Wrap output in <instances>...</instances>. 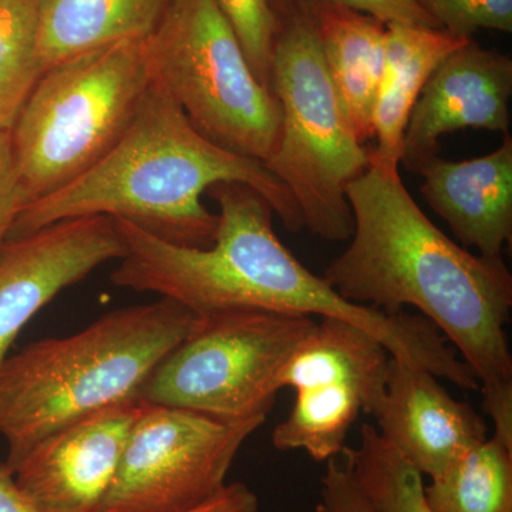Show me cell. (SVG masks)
Instances as JSON below:
<instances>
[{"label": "cell", "mask_w": 512, "mask_h": 512, "mask_svg": "<svg viewBox=\"0 0 512 512\" xmlns=\"http://www.w3.org/2000/svg\"><path fill=\"white\" fill-rule=\"evenodd\" d=\"M346 195L353 234L323 279L357 305L420 311L473 370L494 434L512 441V275L504 259L471 254L447 237L413 200L399 170L370 164Z\"/></svg>", "instance_id": "cell-1"}, {"label": "cell", "mask_w": 512, "mask_h": 512, "mask_svg": "<svg viewBox=\"0 0 512 512\" xmlns=\"http://www.w3.org/2000/svg\"><path fill=\"white\" fill-rule=\"evenodd\" d=\"M208 192L220 207L210 248L171 244L113 218L127 249L111 274L113 285L157 293L198 316L255 309L346 320L376 336L396 359L448 382L463 376L460 357L429 320L346 301L323 276L299 262L276 235L275 212L261 194L235 183Z\"/></svg>", "instance_id": "cell-2"}, {"label": "cell", "mask_w": 512, "mask_h": 512, "mask_svg": "<svg viewBox=\"0 0 512 512\" xmlns=\"http://www.w3.org/2000/svg\"><path fill=\"white\" fill-rule=\"evenodd\" d=\"M261 194L291 232L305 228L291 192L265 163L225 150L192 126L163 84L153 80L136 119L109 153L72 183L30 202L9 239L73 218H120L171 244L210 248L218 215L202 195L218 184Z\"/></svg>", "instance_id": "cell-3"}, {"label": "cell", "mask_w": 512, "mask_h": 512, "mask_svg": "<svg viewBox=\"0 0 512 512\" xmlns=\"http://www.w3.org/2000/svg\"><path fill=\"white\" fill-rule=\"evenodd\" d=\"M200 316L173 299L106 313L67 338L30 343L0 366V434L12 478L49 434L89 414L137 399L150 373L197 326Z\"/></svg>", "instance_id": "cell-4"}, {"label": "cell", "mask_w": 512, "mask_h": 512, "mask_svg": "<svg viewBox=\"0 0 512 512\" xmlns=\"http://www.w3.org/2000/svg\"><path fill=\"white\" fill-rule=\"evenodd\" d=\"M153 80L146 39L49 67L10 130L26 205L99 163L136 119Z\"/></svg>", "instance_id": "cell-5"}, {"label": "cell", "mask_w": 512, "mask_h": 512, "mask_svg": "<svg viewBox=\"0 0 512 512\" xmlns=\"http://www.w3.org/2000/svg\"><path fill=\"white\" fill-rule=\"evenodd\" d=\"M271 90L281 107V133L266 167L291 192L305 228L325 241H349L346 188L369 168L370 151L343 113L303 0L279 20Z\"/></svg>", "instance_id": "cell-6"}, {"label": "cell", "mask_w": 512, "mask_h": 512, "mask_svg": "<svg viewBox=\"0 0 512 512\" xmlns=\"http://www.w3.org/2000/svg\"><path fill=\"white\" fill-rule=\"evenodd\" d=\"M154 79L202 136L266 163L281 133V107L255 76L217 0H171L147 37Z\"/></svg>", "instance_id": "cell-7"}, {"label": "cell", "mask_w": 512, "mask_h": 512, "mask_svg": "<svg viewBox=\"0 0 512 512\" xmlns=\"http://www.w3.org/2000/svg\"><path fill=\"white\" fill-rule=\"evenodd\" d=\"M316 319L255 309L200 316L150 373L137 399L222 420L266 417L279 375Z\"/></svg>", "instance_id": "cell-8"}, {"label": "cell", "mask_w": 512, "mask_h": 512, "mask_svg": "<svg viewBox=\"0 0 512 512\" xmlns=\"http://www.w3.org/2000/svg\"><path fill=\"white\" fill-rule=\"evenodd\" d=\"M266 417L222 420L143 402L97 512H187L225 485Z\"/></svg>", "instance_id": "cell-9"}, {"label": "cell", "mask_w": 512, "mask_h": 512, "mask_svg": "<svg viewBox=\"0 0 512 512\" xmlns=\"http://www.w3.org/2000/svg\"><path fill=\"white\" fill-rule=\"evenodd\" d=\"M126 245L113 218H73L15 239L0 252V366L29 320L94 269L123 259Z\"/></svg>", "instance_id": "cell-10"}, {"label": "cell", "mask_w": 512, "mask_h": 512, "mask_svg": "<svg viewBox=\"0 0 512 512\" xmlns=\"http://www.w3.org/2000/svg\"><path fill=\"white\" fill-rule=\"evenodd\" d=\"M141 406L126 400L49 434L20 461L13 484L37 512H97Z\"/></svg>", "instance_id": "cell-11"}, {"label": "cell", "mask_w": 512, "mask_h": 512, "mask_svg": "<svg viewBox=\"0 0 512 512\" xmlns=\"http://www.w3.org/2000/svg\"><path fill=\"white\" fill-rule=\"evenodd\" d=\"M511 96V57L471 39L439 64L421 90L404 131L400 164L417 173L439 154L441 137L466 128L508 136Z\"/></svg>", "instance_id": "cell-12"}, {"label": "cell", "mask_w": 512, "mask_h": 512, "mask_svg": "<svg viewBox=\"0 0 512 512\" xmlns=\"http://www.w3.org/2000/svg\"><path fill=\"white\" fill-rule=\"evenodd\" d=\"M380 436L423 477L440 476L458 456L487 439V424L468 403L454 399L423 367L390 359L375 413Z\"/></svg>", "instance_id": "cell-13"}, {"label": "cell", "mask_w": 512, "mask_h": 512, "mask_svg": "<svg viewBox=\"0 0 512 512\" xmlns=\"http://www.w3.org/2000/svg\"><path fill=\"white\" fill-rule=\"evenodd\" d=\"M421 195L464 248L503 258L512 238V137L493 153L466 161L437 156L421 164Z\"/></svg>", "instance_id": "cell-14"}, {"label": "cell", "mask_w": 512, "mask_h": 512, "mask_svg": "<svg viewBox=\"0 0 512 512\" xmlns=\"http://www.w3.org/2000/svg\"><path fill=\"white\" fill-rule=\"evenodd\" d=\"M387 376L365 367L336 363L293 377L296 399L291 413L272 433L281 451L303 450L319 463L342 456L357 417L375 416Z\"/></svg>", "instance_id": "cell-15"}, {"label": "cell", "mask_w": 512, "mask_h": 512, "mask_svg": "<svg viewBox=\"0 0 512 512\" xmlns=\"http://www.w3.org/2000/svg\"><path fill=\"white\" fill-rule=\"evenodd\" d=\"M340 106L360 143L373 137V109L386 59V25L329 3L303 0Z\"/></svg>", "instance_id": "cell-16"}, {"label": "cell", "mask_w": 512, "mask_h": 512, "mask_svg": "<svg viewBox=\"0 0 512 512\" xmlns=\"http://www.w3.org/2000/svg\"><path fill=\"white\" fill-rule=\"evenodd\" d=\"M471 39L451 35L443 29L386 25V59L375 109L370 164L399 170L407 123L439 64Z\"/></svg>", "instance_id": "cell-17"}, {"label": "cell", "mask_w": 512, "mask_h": 512, "mask_svg": "<svg viewBox=\"0 0 512 512\" xmlns=\"http://www.w3.org/2000/svg\"><path fill=\"white\" fill-rule=\"evenodd\" d=\"M171 0H37V50L45 70L124 40H144Z\"/></svg>", "instance_id": "cell-18"}, {"label": "cell", "mask_w": 512, "mask_h": 512, "mask_svg": "<svg viewBox=\"0 0 512 512\" xmlns=\"http://www.w3.org/2000/svg\"><path fill=\"white\" fill-rule=\"evenodd\" d=\"M434 512H512V443L493 434L424 484Z\"/></svg>", "instance_id": "cell-19"}, {"label": "cell", "mask_w": 512, "mask_h": 512, "mask_svg": "<svg viewBox=\"0 0 512 512\" xmlns=\"http://www.w3.org/2000/svg\"><path fill=\"white\" fill-rule=\"evenodd\" d=\"M342 456L350 476L375 512H434L424 497L423 474L380 436L363 424L355 447Z\"/></svg>", "instance_id": "cell-20"}, {"label": "cell", "mask_w": 512, "mask_h": 512, "mask_svg": "<svg viewBox=\"0 0 512 512\" xmlns=\"http://www.w3.org/2000/svg\"><path fill=\"white\" fill-rule=\"evenodd\" d=\"M45 72L37 50V0H0V133L15 126Z\"/></svg>", "instance_id": "cell-21"}, {"label": "cell", "mask_w": 512, "mask_h": 512, "mask_svg": "<svg viewBox=\"0 0 512 512\" xmlns=\"http://www.w3.org/2000/svg\"><path fill=\"white\" fill-rule=\"evenodd\" d=\"M234 29L255 76L271 90L272 53L279 30L269 0H217ZM272 92V90H271Z\"/></svg>", "instance_id": "cell-22"}, {"label": "cell", "mask_w": 512, "mask_h": 512, "mask_svg": "<svg viewBox=\"0 0 512 512\" xmlns=\"http://www.w3.org/2000/svg\"><path fill=\"white\" fill-rule=\"evenodd\" d=\"M430 18L451 35L473 39L478 30L512 32V0H419Z\"/></svg>", "instance_id": "cell-23"}, {"label": "cell", "mask_w": 512, "mask_h": 512, "mask_svg": "<svg viewBox=\"0 0 512 512\" xmlns=\"http://www.w3.org/2000/svg\"><path fill=\"white\" fill-rule=\"evenodd\" d=\"M363 13L384 25L420 26L440 29L419 0H313Z\"/></svg>", "instance_id": "cell-24"}, {"label": "cell", "mask_w": 512, "mask_h": 512, "mask_svg": "<svg viewBox=\"0 0 512 512\" xmlns=\"http://www.w3.org/2000/svg\"><path fill=\"white\" fill-rule=\"evenodd\" d=\"M26 207L13 156L10 131L0 133V252L8 242L10 231Z\"/></svg>", "instance_id": "cell-25"}, {"label": "cell", "mask_w": 512, "mask_h": 512, "mask_svg": "<svg viewBox=\"0 0 512 512\" xmlns=\"http://www.w3.org/2000/svg\"><path fill=\"white\" fill-rule=\"evenodd\" d=\"M320 497L326 512H375L350 476L348 468L336 458L326 461L320 477Z\"/></svg>", "instance_id": "cell-26"}, {"label": "cell", "mask_w": 512, "mask_h": 512, "mask_svg": "<svg viewBox=\"0 0 512 512\" xmlns=\"http://www.w3.org/2000/svg\"><path fill=\"white\" fill-rule=\"evenodd\" d=\"M258 497L247 484H225L210 500L187 512H258Z\"/></svg>", "instance_id": "cell-27"}, {"label": "cell", "mask_w": 512, "mask_h": 512, "mask_svg": "<svg viewBox=\"0 0 512 512\" xmlns=\"http://www.w3.org/2000/svg\"><path fill=\"white\" fill-rule=\"evenodd\" d=\"M0 512H37L19 493L12 478L0 474Z\"/></svg>", "instance_id": "cell-28"}, {"label": "cell", "mask_w": 512, "mask_h": 512, "mask_svg": "<svg viewBox=\"0 0 512 512\" xmlns=\"http://www.w3.org/2000/svg\"><path fill=\"white\" fill-rule=\"evenodd\" d=\"M299 2H301V0H269L272 9H274L276 18L279 20L285 18L292 9H295L296 6L299 5Z\"/></svg>", "instance_id": "cell-29"}, {"label": "cell", "mask_w": 512, "mask_h": 512, "mask_svg": "<svg viewBox=\"0 0 512 512\" xmlns=\"http://www.w3.org/2000/svg\"><path fill=\"white\" fill-rule=\"evenodd\" d=\"M313 512H326L325 507L322 504L316 505L315 511Z\"/></svg>", "instance_id": "cell-30"}]
</instances>
